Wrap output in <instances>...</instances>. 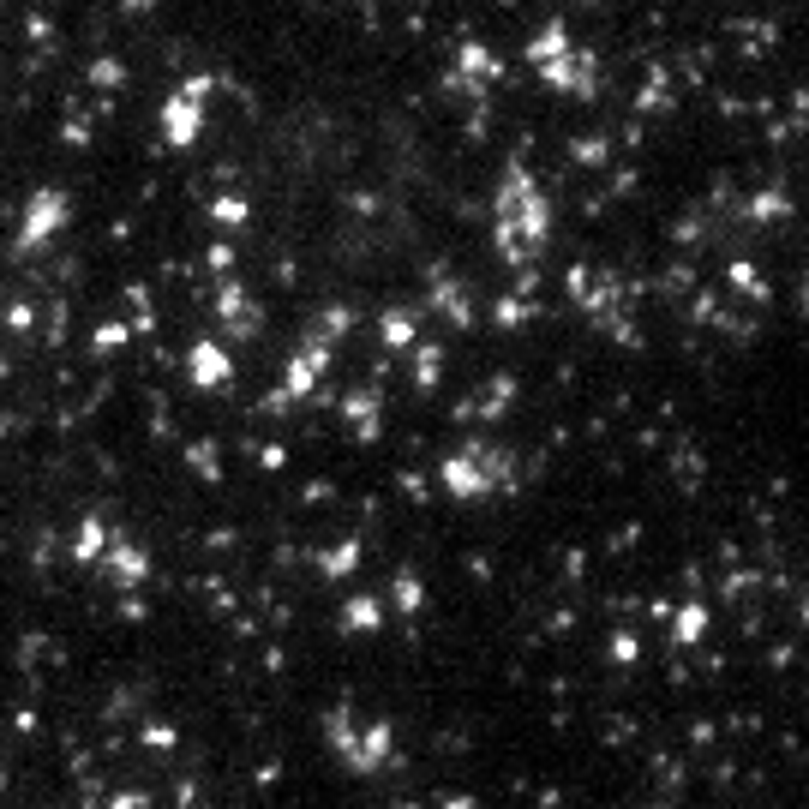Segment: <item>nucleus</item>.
I'll return each mask as SVG.
<instances>
[{
  "instance_id": "obj_1",
  "label": "nucleus",
  "mask_w": 809,
  "mask_h": 809,
  "mask_svg": "<svg viewBox=\"0 0 809 809\" xmlns=\"http://www.w3.org/2000/svg\"><path fill=\"white\" fill-rule=\"evenodd\" d=\"M204 96H210V78H192V84H180V96L168 102V108H174V120H168V138H174V144H192V138H198V114H204L198 102H204Z\"/></svg>"
},
{
  "instance_id": "obj_2",
  "label": "nucleus",
  "mask_w": 809,
  "mask_h": 809,
  "mask_svg": "<svg viewBox=\"0 0 809 809\" xmlns=\"http://www.w3.org/2000/svg\"><path fill=\"white\" fill-rule=\"evenodd\" d=\"M192 384H198V390L228 384V354H222L216 342H198V348H192Z\"/></svg>"
},
{
  "instance_id": "obj_3",
  "label": "nucleus",
  "mask_w": 809,
  "mask_h": 809,
  "mask_svg": "<svg viewBox=\"0 0 809 809\" xmlns=\"http://www.w3.org/2000/svg\"><path fill=\"white\" fill-rule=\"evenodd\" d=\"M60 210H66V204H60L54 192H42V198H36V216H30V228H24V246H36V240H42V234L60 222Z\"/></svg>"
},
{
  "instance_id": "obj_4",
  "label": "nucleus",
  "mask_w": 809,
  "mask_h": 809,
  "mask_svg": "<svg viewBox=\"0 0 809 809\" xmlns=\"http://www.w3.org/2000/svg\"><path fill=\"white\" fill-rule=\"evenodd\" d=\"M384 342H390V348H408V342H414V318H408V312H390V318H384Z\"/></svg>"
},
{
  "instance_id": "obj_5",
  "label": "nucleus",
  "mask_w": 809,
  "mask_h": 809,
  "mask_svg": "<svg viewBox=\"0 0 809 809\" xmlns=\"http://www.w3.org/2000/svg\"><path fill=\"white\" fill-rule=\"evenodd\" d=\"M390 600H396L402 612H414V606H420V582H414V576H396V588H390Z\"/></svg>"
},
{
  "instance_id": "obj_6",
  "label": "nucleus",
  "mask_w": 809,
  "mask_h": 809,
  "mask_svg": "<svg viewBox=\"0 0 809 809\" xmlns=\"http://www.w3.org/2000/svg\"><path fill=\"white\" fill-rule=\"evenodd\" d=\"M342 624H348V630H354V624H360V630H372V624H378V606H372V600H354V606L342 612Z\"/></svg>"
},
{
  "instance_id": "obj_7",
  "label": "nucleus",
  "mask_w": 809,
  "mask_h": 809,
  "mask_svg": "<svg viewBox=\"0 0 809 809\" xmlns=\"http://www.w3.org/2000/svg\"><path fill=\"white\" fill-rule=\"evenodd\" d=\"M702 630H708V612H702V606H690V612L678 618V642H696Z\"/></svg>"
},
{
  "instance_id": "obj_8",
  "label": "nucleus",
  "mask_w": 809,
  "mask_h": 809,
  "mask_svg": "<svg viewBox=\"0 0 809 809\" xmlns=\"http://www.w3.org/2000/svg\"><path fill=\"white\" fill-rule=\"evenodd\" d=\"M216 216H222V222H246V204H240V198H216Z\"/></svg>"
},
{
  "instance_id": "obj_9",
  "label": "nucleus",
  "mask_w": 809,
  "mask_h": 809,
  "mask_svg": "<svg viewBox=\"0 0 809 809\" xmlns=\"http://www.w3.org/2000/svg\"><path fill=\"white\" fill-rule=\"evenodd\" d=\"M120 342H126V330H120V324H102V330H96V348H120Z\"/></svg>"
},
{
  "instance_id": "obj_10",
  "label": "nucleus",
  "mask_w": 809,
  "mask_h": 809,
  "mask_svg": "<svg viewBox=\"0 0 809 809\" xmlns=\"http://www.w3.org/2000/svg\"><path fill=\"white\" fill-rule=\"evenodd\" d=\"M126 6H132V12H144V6H150V0H126Z\"/></svg>"
}]
</instances>
